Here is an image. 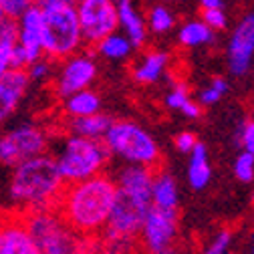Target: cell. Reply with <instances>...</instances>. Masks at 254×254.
<instances>
[{
    "label": "cell",
    "instance_id": "3957f363",
    "mask_svg": "<svg viewBox=\"0 0 254 254\" xmlns=\"http://www.w3.org/2000/svg\"><path fill=\"white\" fill-rule=\"evenodd\" d=\"M22 218L35 236L41 254H95L99 248V236H87L75 230L59 208L30 210L24 212Z\"/></svg>",
    "mask_w": 254,
    "mask_h": 254
},
{
    "label": "cell",
    "instance_id": "277c9868",
    "mask_svg": "<svg viewBox=\"0 0 254 254\" xmlns=\"http://www.w3.org/2000/svg\"><path fill=\"white\" fill-rule=\"evenodd\" d=\"M55 157L67 184H75L103 174L111 160V151L105 139H91L71 133L61 141Z\"/></svg>",
    "mask_w": 254,
    "mask_h": 254
},
{
    "label": "cell",
    "instance_id": "4dcf8cb0",
    "mask_svg": "<svg viewBox=\"0 0 254 254\" xmlns=\"http://www.w3.org/2000/svg\"><path fill=\"white\" fill-rule=\"evenodd\" d=\"M236 143L242 145V149L250 151L254 155V119L240 123L236 129Z\"/></svg>",
    "mask_w": 254,
    "mask_h": 254
},
{
    "label": "cell",
    "instance_id": "7402d4cb",
    "mask_svg": "<svg viewBox=\"0 0 254 254\" xmlns=\"http://www.w3.org/2000/svg\"><path fill=\"white\" fill-rule=\"evenodd\" d=\"M178 41H180V45H184L188 49L214 45L216 43V30L212 26H208L202 18L200 20H188L180 28Z\"/></svg>",
    "mask_w": 254,
    "mask_h": 254
},
{
    "label": "cell",
    "instance_id": "5bb4252c",
    "mask_svg": "<svg viewBox=\"0 0 254 254\" xmlns=\"http://www.w3.org/2000/svg\"><path fill=\"white\" fill-rule=\"evenodd\" d=\"M0 254H41L35 236L18 212L0 218Z\"/></svg>",
    "mask_w": 254,
    "mask_h": 254
},
{
    "label": "cell",
    "instance_id": "d6a6232c",
    "mask_svg": "<svg viewBox=\"0 0 254 254\" xmlns=\"http://www.w3.org/2000/svg\"><path fill=\"white\" fill-rule=\"evenodd\" d=\"M4 12L8 16H14V18H20L28 8H33L37 4H41V0H0Z\"/></svg>",
    "mask_w": 254,
    "mask_h": 254
},
{
    "label": "cell",
    "instance_id": "8992f818",
    "mask_svg": "<svg viewBox=\"0 0 254 254\" xmlns=\"http://www.w3.org/2000/svg\"><path fill=\"white\" fill-rule=\"evenodd\" d=\"M45 12L43 49L45 57L61 61L75 55L85 43L77 6H49Z\"/></svg>",
    "mask_w": 254,
    "mask_h": 254
},
{
    "label": "cell",
    "instance_id": "8fae6325",
    "mask_svg": "<svg viewBox=\"0 0 254 254\" xmlns=\"http://www.w3.org/2000/svg\"><path fill=\"white\" fill-rule=\"evenodd\" d=\"M178 228H180L178 210L151 206L139 232L141 246L147 250V254L170 250L174 248V242L178 238Z\"/></svg>",
    "mask_w": 254,
    "mask_h": 254
},
{
    "label": "cell",
    "instance_id": "2e32d148",
    "mask_svg": "<svg viewBox=\"0 0 254 254\" xmlns=\"http://www.w3.org/2000/svg\"><path fill=\"white\" fill-rule=\"evenodd\" d=\"M30 83L33 81L26 69H10L0 79V127L12 117Z\"/></svg>",
    "mask_w": 254,
    "mask_h": 254
},
{
    "label": "cell",
    "instance_id": "603a6c76",
    "mask_svg": "<svg viewBox=\"0 0 254 254\" xmlns=\"http://www.w3.org/2000/svg\"><path fill=\"white\" fill-rule=\"evenodd\" d=\"M151 202H153V206H160V208L178 210V204H180V190H178V184H176L174 176H170L168 172L155 174Z\"/></svg>",
    "mask_w": 254,
    "mask_h": 254
},
{
    "label": "cell",
    "instance_id": "ffe728a7",
    "mask_svg": "<svg viewBox=\"0 0 254 254\" xmlns=\"http://www.w3.org/2000/svg\"><path fill=\"white\" fill-rule=\"evenodd\" d=\"M212 180V166L208 162V149L198 141L188 162V182L192 190H204Z\"/></svg>",
    "mask_w": 254,
    "mask_h": 254
},
{
    "label": "cell",
    "instance_id": "4fadbf2b",
    "mask_svg": "<svg viewBox=\"0 0 254 254\" xmlns=\"http://www.w3.org/2000/svg\"><path fill=\"white\" fill-rule=\"evenodd\" d=\"M97 75V65L89 55H71L65 59L63 67L57 75V93L59 97H69V95L89 89Z\"/></svg>",
    "mask_w": 254,
    "mask_h": 254
},
{
    "label": "cell",
    "instance_id": "f35d334b",
    "mask_svg": "<svg viewBox=\"0 0 254 254\" xmlns=\"http://www.w3.org/2000/svg\"><path fill=\"white\" fill-rule=\"evenodd\" d=\"M153 254H178L174 248H170V250H164V252H153Z\"/></svg>",
    "mask_w": 254,
    "mask_h": 254
},
{
    "label": "cell",
    "instance_id": "9c48e42d",
    "mask_svg": "<svg viewBox=\"0 0 254 254\" xmlns=\"http://www.w3.org/2000/svg\"><path fill=\"white\" fill-rule=\"evenodd\" d=\"M20 37L18 43L12 47V67L14 69H28L35 61L43 59V30H45V12L43 6L37 4L28 8L20 18Z\"/></svg>",
    "mask_w": 254,
    "mask_h": 254
},
{
    "label": "cell",
    "instance_id": "7bdbcfd3",
    "mask_svg": "<svg viewBox=\"0 0 254 254\" xmlns=\"http://www.w3.org/2000/svg\"><path fill=\"white\" fill-rule=\"evenodd\" d=\"M252 254H254V248H252Z\"/></svg>",
    "mask_w": 254,
    "mask_h": 254
},
{
    "label": "cell",
    "instance_id": "30bf717a",
    "mask_svg": "<svg viewBox=\"0 0 254 254\" xmlns=\"http://www.w3.org/2000/svg\"><path fill=\"white\" fill-rule=\"evenodd\" d=\"M77 12L87 45H97L119 26L115 0H79Z\"/></svg>",
    "mask_w": 254,
    "mask_h": 254
},
{
    "label": "cell",
    "instance_id": "d6986e66",
    "mask_svg": "<svg viewBox=\"0 0 254 254\" xmlns=\"http://www.w3.org/2000/svg\"><path fill=\"white\" fill-rule=\"evenodd\" d=\"M111 125H113V119L99 111V113L85 115V117H71L69 129L75 135H83L91 139H105Z\"/></svg>",
    "mask_w": 254,
    "mask_h": 254
},
{
    "label": "cell",
    "instance_id": "ac0fdd59",
    "mask_svg": "<svg viewBox=\"0 0 254 254\" xmlns=\"http://www.w3.org/2000/svg\"><path fill=\"white\" fill-rule=\"evenodd\" d=\"M168 63H170V57L168 53H162V51H149L145 53L139 63L133 67V79L141 85H151V83H157L166 69H168Z\"/></svg>",
    "mask_w": 254,
    "mask_h": 254
},
{
    "label": "cell",
    "instance_id": "74e56055",
    "mask_svg": "<svg viewBox=\"0 0 254 254\" xmlns=\"http://www.w3.org/2000/svg\"><path fill=\"white\" fill-rule=\"evenodd\" d=\"M202 8H224V0H198Z\"/></svg>",
    "mask_w": 254,
    "mask_h": 254
},
{
    "label": "cell",
    "instance_id": "d590c367",
    "mask_svg": "<svg viewBox=\"0 0 254 254\" xmlns=\"http://www.w3.org/2000/svg\"><path fill=\"white\" fill-rule=\"evenodd\" d=\"M12 67V49H2L0 47V79H2Z\"/></svg>",
    "mask_w": 254,
    "mask_h": 254
},
{
    "label": "cell",
    "instance_id": "7a4b0ae2",
    "mask_svg": "<svg viewBox=\"0 0 254 254\" xmlns=\"http://www.w3.org/2000/svg\"><path fill=\"white\" fill-rule=\"evenodd\" d=\"M115 198V180L99 174L83 182L69 184L57 208L75 230L87 236H99L109 222Z\"/></svg>",
    "mask_w": 254,
    "mask_h": 254
},
{
    "label": "cell",
    "instance_id": "52a82bcc",
    "mask_svg": "<svg viewBox=\"0 0 254 254\" xmlns=\"http://www.w3.org/2000/svg\"><path fill=\"white\" fill-rule=\"evenodd\" d=\"M49 137L35 123H20L0 131V166L16 168L18 164L47 153Z\"/></svg>",
    "mask_w": 254,
    "mask_h": 254
},
{
    "label": "cell",
    "instance_id": "ab89813d",
    "mask_svg": "<svg viewBox=\"0 0 254 254\" xmlns=\"http://www.w3.org/2000/svg\"><path fill=\"white\" fill-rule=\"evenodd\" d=\"M4 14H6V12H4V8H2V4H0V18H2Z\"/></svg>",
    "mask_w": 254,
    "mask_h": 254
},
{
    "label": "cell",
    "instance_id": "f1b7e54d",
    "mask_svg": "<svg viewBox=\"0 0 254 254\" xmlns=\"http://www.w3.org/2000/svg\"><path fill=\"white\" fill-rule=\"evenodd\" d=\"M234 176L244 184L254 180V155L250 151L242 149L238 153V157L234 160Z\"/></svg>",
    "mask_w": 254,
    "mask_h": 254
},
{
    "label": "cell",
    "instance_id": "4316f807",
    "mask_svg": "<svg viewBox=\"0 0 254 254\" xmlns=\"http://www.w3.org/2000/svg\"><path fill=\"white\" fill-rule=\"evenodd\" d=\"M147 20H149L151 33H155V35H164V33H168V30H172L174 24H176V18H174L172 10L166 8L164 4L153 6L151 12H149V18H147Z\"/></svg>",
    "mask_w": 254,
    "mask_h": 254
},
{
    "label": "cell",
    "instance_id": "b9f144b4",
    "mask_svg": "<svg viewBox=\"0 0 254 254\" xmlns=\"http://www.w3.org/2000/svg\"><path fill=\"white\" fill-rule=\"evenodd\" d=\"M226 254H232V252H226Z\"/></svg>",
    "mask_w": 254,
    "mask_h": 254
},
{
    "label": "cell",
    "instance_id": "60d3db41",
    "mask_svg": "<svg viewBox=\"0 0 254 254\" xmlns=\"http://www.w3.org/2000/svg\"><path fill=\"white\" fill-rule=\"evenodd\" d=\"M252 242H254V232H252Z\"/></svg>",
    "mask_w": 254,
    "mask_h": 254
},
{
    "label": "cell",
    "instance_id": "ba28073f",
    "mask_svg": "<svg viewBox=\"0 0 254 254\" xmlns=\"http://www.w3.org/2000/svg\"><path fill=\"white\" fill-rule=\"evenodd\" d=\"M153 204L141 202L129 194L117 190V198L109 216L105 230L101 232L105 238H121V240H137L143 220Z\"/></svg>",
    "mask_w": 254,
    "mask_h": 254
},
{
    "label": "cell",
    "instance_id": "e0dca14e",
    "mask_svg": "<svg viewBox=\"0 0 254 254\" xmlns=\"http://www.w3.org/2000/svg\"><path fill=\"white\" fill-rule=\"evenodd\" d=\"M115 4L119 14V26L123 28V33L131 39L133 47H143L147 41V28L133 4V0H115Z\"/></svg>",
    "mask_w": 254,
    "mask_h": 254
},
{
    "label": "cell",
    "instance_id": "836d02e7",
    "mask_svg": "<svg viewBox=\"0 0 254 254\" xmlns=\"http://www.w3.org/2000/svg\"><path fill=\"white\" fill-rule=\"evenodd\" d=\"M49 61H51L49 57L47 59H39V61H35L33 65L26 69L28 75H30V81L41 83V81H47L51 77V63Z\"/></svg>",
    "mask_w": 254,
    "mask_h": 254
},
{
    "label": "cell",
    "instance_id": "9a60e30c",
    "mask_svg": "<svg viewBox=\"0 0 254 254\" xmlns=\"http://www.w3.org/2000/svg\"><path fill=\"white\" fill-rule=\"evenodd\" d=\"M117 184V190L129 194L141 202L153 204L151 202V194H153V180H155V172L153 168L147 166H137V164H125L117 176L113 178Z\"/></svg>",
    "mask_w": 254,
    "mask_h": 254
},
{
    "label": "cell",
    "instance_id": "d4e9b609",
    "mask_svg": "<svg viewBox=\"0 0 254 254\" xmlns=\"http://www.w3.org/2000/svg\"><path fill=\"white\" fill-rule=\"evenodd\" d=\"M97 53L99 55H103L105 59H111V61H121V59H127L131 55V49H133V43H131V39L127 37L125 33L121 35V33H111V35H107L103 41H99L97 45Z\"/></svg>",
    "mask_w": 254,
    "mask_h": 254
},
{
    "label": "cell",
    "instance_id": "5b68a950",
    "mask_svg": "<svg viewBox=\"0 0 254 254\" xmlns=\"http://www.w3.org/2000/svg\"><path fill=\"white\" fill-rule=\"evenodd\" d=\"M105 143L113 157L123 164H137L147 168L160 166V147L149 131L129 119L113 121L105 135Z\"/></svg>",
    "mask_w": 254,
    "mask_h": 254
},
{
    "label": "cell",
    "instance_id": "83f0119b",
    "mask_svg": "<svg viewBox=\"0 0 254 254\" xmlns=\"http://www.w3.org/2000/svg\"><path fill=\"white\" fill-rule=\"evenodd\" d=\"M20 37V24L18 18L4 14L0 18V47L2 49H12L18 43Z\"/></svg>",
    "mask_w": 254,
    "mask_h": 254
},
{
    "label": "cell",
    "instance_id": "8d00e7d4",
    "mask_svg": "<svg viewBox=\"0 0 254 254\" xmlns=\"http://www.w3.org/2000/svg\"><path fill=\"white\" fill-rule=\"evenodd\" d=\"M79 0H41V6L49 8V6H77Z\"/></svg>",
    "mask_w": 254,
    "mask_h": 254
},
{
    "label": "cell",
    "instance_id": "f546056e",
    "mask_svg": "<svg viewBox=\"0 0 254 254\" xmlns=\"http://www.w3.org/2000/svg\"><path fill=\"white\" fill-rule=\"evenodd\" d=\"M232 240H234V236L230 230H220L212 236V240L208 242V246L204 248L202 254H226V252H230Z\"/></svg>",
    "mask_w": 254,
    "mask_h": 254
},
{
    "label": "cell",
    "instance_id": "cb8c5ba5",
    "mask_svg": "<svg viewBox=\"0 0 254 254\" xmlns=\"http://www.w3.org/2000/svg\"><path fill=\"white\" fill-rule=\"evenodd\" d=\"M166 105L174 111H180L188 119H198L202 115V109L196 101L190 99V89L186 83H176L174 89L166 95Z\"/></svg>",
    "mask_w": 254,
    "mask_h": 254
},
{
    "label": "cell",
    "instance_id": "e575fe53",
    "mask_svg": "<svg viewBox=\"0 0 254 254\" xmlns=\"http://www.w3.org/2000/svg\"><path fill=\"white\" fill-rule=\"evenodd\" d=\"M174 145L180 153H192L194 147L198 145V137L196 133L192 131H180L176 137H174Z\"/></svg>",
    "mask_w": 254,
    "mask_h": 254
},
{
    "label": "cell",
    "instance_id": "6da1fadb",
    "mask_svg": "<svg viewBox=\"0 0 254 254\" xmlns=\"http://www.w3.org/2000/svg\"><path fill=\"white\" fill-rule=\"evenodd\" d=\"M57 157L43 153L12 168L6 194L18 214L43 208H57L67 190Z\"/></svg>",
    "mask_w": 254,
    "mask_h": 254
},
{
    "label": "cell",
    "instance_id": "1f68e13d",
    "mask_svg": "<svg viewBox=\"0 0 254 254\" xmlns=\"http://www.w3.org/2000/svg\"><path fill=\"white\" fill-rule=\"evenodd\" d=\"M202 20L214 30H226L228 26V16L224 8H202Z\"/></svg>",
    "mask_w": 254,
    "mask_h": 254
},
{
    "label": "cell",
    "instance_id": "484cf974",
    "mask_svg": "<svg viewBox=\"0 0 254 254\" xmlns=\"http://www.w3.org/2000/svg\"><path fill=\"white\" fill-rule=\"evenodd\" d=\"M228 91H230V83L224 77H220V75L212 77V81L198 91V101H200V105H206V107L216 105Z\"/></svg>",
    "mask_w": 254,
    "mask_h": 254
},
{
    "label": "cell",
    "instance_id": "7c38bea8",
    "mask_svg": "<svg viewBox=\"0 0 254 254\" xmlns=\"http://www.w3.org/2000/svg\"><path fill=\"white\" fill-rule=\"evenodd\" d=\"M254 63V12H246L226 45V67L232 77H244Z\"/></svg>",
    "mask_w": 254,
    "mask_h": 254
},
{
    "label": "cell",
    "instance_id": "ee69618b",
    "mask_svg": "<svg viewBox=\"0 0 254 254\" xmlns=\"http://www.w3.org/2000/svg\"><path fill=\"white\" fill-rule=\"evenodd\" d=\"M0 218H2V214H0Z\"/></svg>",
    "mask_w": 254,
    "mask_h": 254
},
{
    "label": "cell",
    "instance_id": "44dd1931",
    "mask_svg": "<svg viewBox=\"0 0 254 254\" xmlns=\"http://www.w3.org/2000/svg\"><path fill=\"white\" fill-rule=\"evenodd\" d=\"M63 111L69 117H85L101 111V97L91 89L77 91L63 99Z\"/></svg>",
    "mask_w": 254,
    "mask_h": 254
}]
</instances>
